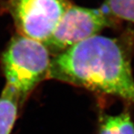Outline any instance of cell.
<instances>
[{
  "instance_id": "1",
  "label": "cell",
  "mask_w": 134,
  "mask_h": 134,
  "mask_svg": "<svg viewBox=\"0 0 134 134\" xmlns=\"http://www.w3.org/2000/svg\"><path fill=\"white\" fill-rule=\"evenodd\" d=\"M47 78L119 96L134 104L130 58L115 39L97 34L62 51L51 60Z\"/></svg>"
},
{
  "instance_id": "2",
  "label": "cell",
  "mask_w": 134,
  "mask_h": 134,
  "mask_svg": "<svg viewBox=\"0 0 134 134\" xmlns=\"http://www.w3.org/2000/svg\"><path fill=\"white\" fill-rule=\"evenodd\" d=\"M51 60L44 43L21 34L16 35L2 56L5 87L19 101H23L40 82L47 78Z\"/></svg>"
},
{
  "instance_id": "3",
  "label": "cell",
  "mask_w": 134,
  "mask_h": 134,
  "mask_svg": "<svg viewBox=\"0 0 134 134\" xmlns=\"http://www.w3.org/2000/svg\"><path fill=\"white\" fill-rule=\"evenodd\" d=\"M70 5L69 0H8V10L19 34L46 43Z\"/></svg>"
},
{
  "instance_id": "4",
  "label": "cell",
  "mask_w": 134,
  "mask_h": 134,
  "mask_svg": "<svg viewBox=\"0 0 134 134\" xmlns=\"http://www.w3.org/2000/svg\"><path fill=\"white\" fill-rule=\"evenodd\" d=\"M112 25L111 17L101 8L92 9L71 5L60 19L52 37L44 44L46 47L64 51L96 36Z\"/></svg>"
},
{
  "instance_id": "5",
  "label": "cell",
  "mask_w": 134,
  "mask_h": 134,
  "mask_svg": "<svg viewBox=\"0 0 134 134\" xmlns=\"http://www.w3.org/2000/svg\"><path fill=\"white\" fill-rule=\"evenodd\" d=\"M17 97L5 87L0 97V134H10L18 110Z\"/></svg>"
},
{
  "instance_id": "6",
  "label": "cell",
  "mask_w": 134,
  "mask_h": 134,
  "mask_svg": "<svg viewBox=\"0 0 134 134\" xmlns=\"http://www.w3.org/2000/svg\"><path fill=\"white\" fill-rule=\"evenodd\" d=\"M98 134H134V125L128 113L107 115L100 124Z\"/></svg>"
},
{
  "instance_id": "7",
  "label": "cell",
  "mask_w": 134,
  "mask_h": 134,
  "mask_svg": "<svg viewBox=\"0 0 134 134\" xmlns=\"http://www.w3.org/2000/svg\"><path fill=\"white\" fill-rule=\"evenodd\" d=\"M100 8L110 17L134 23V0H104Z\"/></svg>"
}]
</instances>
